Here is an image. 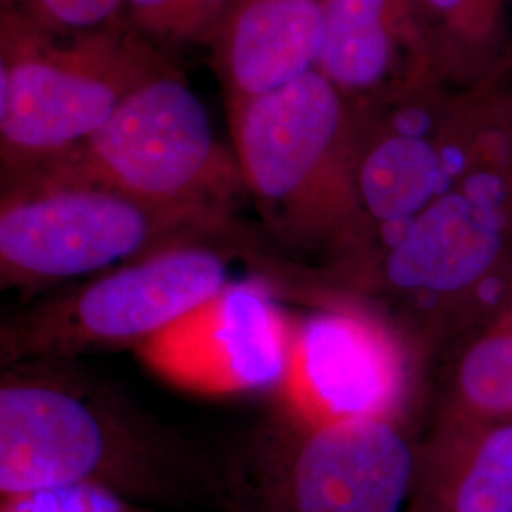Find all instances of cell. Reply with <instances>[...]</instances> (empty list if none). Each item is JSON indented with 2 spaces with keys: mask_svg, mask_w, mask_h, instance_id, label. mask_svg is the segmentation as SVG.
<instances>
[{
  "mask_svg": "<svg viewBox=\"0 0 512 512\" xmlns=\"http://www.w3.org/2000/svg\"><path fill=\"white\" fill-rule=\"evenodd\" d=\"M0 12L23 19L50 35L71 37L122 19L124 0H0Z\"/></svg>",
  "mask_w": 512,
  "mask_h": 512,
  "instance_id": "18",
  "label": "cell"
},
{
  "mask_svg": "<svg viewBox=\"0 0 512 512\" xmlns=\"http://www.w3.org/2000/svg\"><path fill=\"white\" fill-rule=\"evenodd\" d=\"M171 69L124 18L57 37L0 12L2 186L80 147L129 93Z\"/></svg>",
  "mask_w": 512,
  "mask_h": 512,
  "instance_id": "4",
  "label": "cell"
},
{
  "mask_svg": "<svg viewBox=\"0 0 512 512\" xmlns=\"http://www.w3.org/2000/svg\"><path fill=\"white\" fill-rule=\"evenodd\" d=\"M236 283L228 260L184 241L97 275L78 289L21 311L2 325V363L137 349Z\"/></svg>",
  "mask_w": 512,
  "mask_h": 512,
  "instance_id": "7",
  "label": "cell"
},
{
  "mask_svg": "<svg viewBox=\"0 0 512 512\" xmlns=\"http://www.w3.org/2000/svg\"><path fill=\"white\" fill-rule=\"evenodd\" d=\"M406 512H427L425 511V509H421L420 505H416V503H412V505H410V509H408V511Z\"/></svg>",
  "mask_w": 512,
  "mask_h": 512,
  "instance_id": "20",
  "label": "cell"
},
{
  "mask_svg": "<svg viewBox=\"0 0 512 512\" xmlns=\"http://www.w3.org/2000/svg\"><path fill=\"white\" fill-rule=\"evenodd\" d=\"M317 71L348 103H366L435 74L414 0H325Z\"/></svg>",
  "mask_w": 512,
  "mask_h": 512,
  "instance_id": "13",
  "label": "cell"
},
{
  "mask_svg": "<svg viewBox=\"0 0 512 512\" xmlns=\"http://www.w3.org/2000/svg\"><path fill=\"white\" fill-rule=\"evenodd\" d=\"M512 293V84H495L458 183L385 249L370 294L429 357Z\"/></svg>",
  "mask_w": 512,
  "mask_h": 512,
  "instance_id": "2",
  "label": "cell"
},
{
  "mask_svg": "<svg viewBox=\"0 0 512 512\" xmlns=\"http://www.w3.org/2000/svg\"><path fill=\"white\" fill-rule=\"evenodd\" d=\"M209 236L101 186L38 179L2 186L4 287H40L107 274L165 247Z\"/></svg>",
  "mask_w": 512,
  "mask_h": 512,
  "instance_id": "9",
  "label": "cell"
},
{
  "mask_svg": "<svg viewBox=\"0 0 512 512\" xmlns=\"http://www.w3.org/2000/svg\"><path fill=\"white\" fill-rule=\"evenodd\" d=\"M507 76H509V80H511V84H512V63H511V69H509V71H507Z\"/></svg>",
  "mask_w": 512,
  "mask_h": 512,
  "instance_id": "21",
  "label": "cell"
},
{
  "mask_svg": "<svg viewBox=\"0 0 512 512\" xmlns=\"http://www.w3.org/2000/svg\"><path fill=\"white\" fill-rule=\"evenodd\" d=\"M512 420V293L459 349L435 421Z\"/></svg>",
  "mask_w": 512,
  "mask_h": 512,
  "instance_id": "16",
  "label": "cell"
},
{
  "mask_svg": "<svg viewBox=\"0 0 512 512\" xmlns=\"http://www.w3.org/2000/svg\"><path fill=\"white\" fill-rule=\"evenodd\" d=\"M433 71L456 88L495 82L512 63V0H414Z\"/></svg>",
  "mask_w": 512,
  "mask_h": 512,
  "instance_id": "15",
  "label": "cell"
},
{
  "mask_svg": "<svg viewBox=\"0 0 512 512\" xmlns=\"http://www.w3.org/2000/svg\"><path fill=\"white\" fill-rule=\"evenodd\" d=\"M325 0H234L211 44L226 109L317 71Z\"/></svg>",
  "mask_w": 512,
  "mask_h": 512,
  "instance_id": "12",
  "label": "cell"
},
{
  "mask_svg": "<svg viewBox=\"0 0 512 512\" xmlns=\"http://www.w3.org/2000/svg\"><path fill=\"white\" fill-rule=\"evenodd\" d=\"M203 473L175 440L110 397L54 376L10 374L0 387L2 499L74 484L177 501Z\"/></svg>",
  "mask_w": 512,
  "mask_h": 512,
  "instance_id": "3",
  "label": "cell"
},
{
  "mask_svg": "<svg viewBox=\"0 0 512 512\" xmlns=\"http://www.w3.org/2000/svg\"><path fill=\"white\" fill-rule=\"evenodd\" d=\"M27 179L109 188L205 234L222 232L247 192L236 152L219 143L177 67L129 93L80 147L19 181Z\"/></svg>",
  "mask_w": 512,
  "mask_h": 512,
  "instance_id": "5",
  "label": "cell"
},
{
  "mask_svg": "<svg viewBox=\"0 0 512 512\" xmlns=\"http://www.w3.org/2000/svg\"><path fill=\"white\" fill-rule=\"evenodd\" d=\"M0 512H137L112 490L95 484H74L2 499Z\"/></svg>",
  "mask_w": 512,
  "mask_h": 512,
  "instance_id": "19",
  "label": "cell"
},
{
  "mask_svg": "<svg viewBox=\"0 0 512 512\" xmlns=\"http://www.w3.org/2000/svg\"><path fill=\"white\" fill-rule=\"evenodd\" d=\"M412 503L427 512H512V420L433 421Z\"/></svg>",
  "mask_w": 512,
  "mask_h": 512,
  "instance_id": "14",
  "label": "cell"
},
{
  "mask_svg": "<svg viewBox=\"0 0 512 512\" xmlns=\"http://www.w3.org/2000/svg\"><path fill=\"white\" fill-rule=\"evenodd\" d=\"M427 355L370 296L340 289L294 321L285 410L311 425L406 423Z\"/></svg>",
  "mask_w": 512,
  "mask_h": 512,
  "instance_id": "10",
  "label": "cell"
},
{
  "mask_svg": "<svg viewBox=\"0 0 512 512\" xmlns=\"http://www.w3.org/2000/svg\"><path fill=\"white\" fill-rule=\"evenodd\" d=\"M287 412V410H285ZM283 429L256 442L239 492L245 512H406L418 480L420 442L406 423L311 425L287 412Z\"/></svg>",
  "mask_w": 512,
  "mask_h": 512,
  "instance_id": "8",
  "label": "cell"
},
{
  "mask_svg": "<svg viewBox=\"0 0 512 512\" xmlns=\"http://www.w3.org/2000/svg\"><path fill=\"white\" fill-rule=\"evenodd\" d=\"M294 321L262 281H236L137 351L184 389L230 395L285 384Z\"/></svg>",
  "mask_w": 512,
  "mask_h": 512,
  "instance_id": "11",
  "label": "cell"
},
{
  "mask_svg": "<svg viewBox=\"0 0 512 512\" xmlns=\"http://www.w3.org/2000/svg\"><path fill=\"white\" fill-rule=\"evenodd\" d=\"M247 194L275 238L329 255L342 289L370 296L380 247L359 186L355 112L313 71L228 112Z\"/></svg>",
  "mask_w": 512,
  "mask_h": 512,
  "instance_id": "1",
  "label": "cell"
},
{
  "mask_svg": "<svg viewBox=\"0 0 512 512\" xmlns=\"http://www.w3.org/2000/svg\"><path fill=\"white\" fill-rule=\"evenodd\" d=\"M495 82L456 88L431 74L384 97L349 103L357 122L359 198L380 255L467 171Z\"/></svg>",
  "mask_w": 512,
  "mask_h": 512,
  "instance_id": "6",
  "label": "cell"
},
{
  "mask_svg": "<svg viewBox=\"0 0 512 512\" xmlns=\"http://www.w3.org/2000/svg\"><path fill=\"white\" fill-rule=\"evenodd\" d=\"M234 0H124L122 18L154 46H211Z\"/></svg>",
  "mask_w": 512,
  "mask_h": 512,
  "instance_id": "17",
  "label": "cell"
}]
</instances>
